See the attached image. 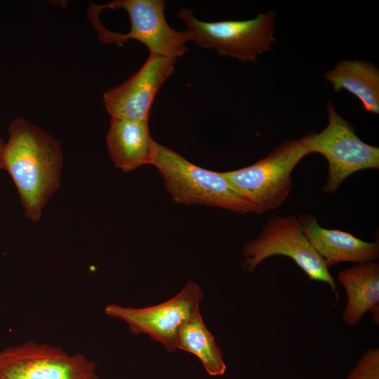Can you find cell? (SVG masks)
I'll use <instances>...</instances> for the list:
<instances>
[{"label":"cell","mask_w":379,"mask_h":379,"mask_svg":"<svg viewBox=\"0 0 379 379\" xmlns=\"http://www.w3.org/2000/svg\"><path fill=\"white\" fill-rule=\"evenodd\" d=\"M175 59L149 54L143 65L127 81L103 94L111 117L148 121L153 100L173 73Z\"/></svg>","instance_id":"cell-10"},{"label":"cell","mask_w":379,"mask_h":379,"mask_svg":"<svg viewBox=\"0 0 379 379\" xmlns=\"http://www.w3.org/2000/svg\"><path fill=\"white\" fill-rule=\"evenodd\" d=\"M5 143L3 138L0 136V169H2V154Z\"/></svg>","instance_id":"cell-17"},{"label":"cell","mask_w":379,"mask_h":379,"mask_svg":"<svg viewBox=\"0 0 379 379\" xmlns=\"http://www.w3.org/2000/svg\"><path fill=\"white\" fill-rule=\"evenodd\" d=\"M2 169L18 190L25 216L32 222L60 187L63 154L58 140L32 122L18 117L8 126Z\"/></svg>","instance_id":"cell-1"},{"label":"cell","mask_w":379,"mask_h":379,"mask_svg":"<svg viewBox=\"0 0 379 379\" xmlns=\"http://www.w3.org/2000/svg\"><path fill=\"white\" fill-rule=\"evenodd\" d=\"M335 91L345 89L361 100L365 111L379 114V69L361 60H340L324 72Z\"/></svg>","instance_id":"cell-14"},{"label":"cell","mask_w":379,"mask_h":379,"mask_svg":"<svg viewBox=\"0 0 379 379\" xmlns=\"http://www.w3.org/2000/svg\"><path fill=\"white\" fill-rule=\"evenodd\" d=\"M176 347L197 357L210 375L225 373L222 352L205 325L199 309L180 326Z\"/></svg>","instance_id":"cell-15"},{"label":"cell","mask_w":379,"mask_h":379,"mask_svg":"<svg viewBox=\"0 0 379 379\" xmlns=\"http://www.w3.org/2000/svg\"><path fill=\"white\" fill-rule=\"evenodd\" d=\"M338 281L343 286L347 301L343 313L347 325L354 326L370 312L373 322L379 324V263L368 262L341 270Z\"/></svg>","instance_id":"cell-13"},{"label":"cell","mask_w":379,"mask_h":379,"mask_svg":"<svg viewBox=\"0 0 379 379\" xmlns=\"http://www.w3.org/2000/svg\"><path fill=\"white\" fill-rule=\"evenodd\" d=\"M298 220L303 234L328 267L343 262L359 264L378 260V241L368 242L344 231L321 227L311 214L300 215Z\"/></svg>","instance_id":"cell-11"},{"label":"cell","mask_w":379,"mask_h":379,"mask_svg":"<svg viewBox=\"0 0 379 379\" xmlns=\"http://www.w3.org/2000/svg\"><path fill=\"white\" fill-rule=\"evenodd\" d=\"M164 180L172 199L186 205L219 207L246 214L253 206L222 175L193 164L171 148L157 145L152 164Z\"/></svg>","instance_id":"cell-3"},{"label":"cell","mask_w":379,"mask_h":379,"mask_svg":"<svg viewBox=\"0 0 379 379\" xmlns=\"http://www.w3.org/2000/svg\"><path fill=\"white\" fill-rule=\"evenodd\" d=\"M203 292L194 282H188L174 297L160 304L142 308L107 305L105 313L124 321L134 334L145 333L169 351L176 349L180 326L197 310Z\"/></svg>","instance_id":"cell-9"},{"label":"cell","mask_w":379,"mask_h":379,"mask_svg":"<svg viewBox=\"0 0 379 379\" xmlns=\"http://www.w3.org/2000/svg\"><path fill=\"white\" fill-rule=\"evenodd\" d=\"M328 124L320 133L309 132L300 138L310 153H319L328 161V177L323 191L335 192L351 174L366 168H379V148L363 142L353 126L326 105Z\"/></svg>","instance_id":"cell-6"},{"label":"cell","mask_w":379,"mask_h":379,"mask_svg":"<svg viewBox=\"0 0 379 379\" xmlns=\"http://www.w3.org/2000/svg\"><path fill=\"white\" fill-rule=\"evenodd\" d=\"M106 143L114 166L126 173L152 165L158 145L149 133L148 121L115 117H111Z\"/></svg>","instance_id":"cell-12"},{"label":"cell","mask_w":379,"mask_h":379,"mask_svg":"<svg viewBox=\"0 0 379 379\" xmlns=\"http://www.w3.org/2000/svg\"><path fill=\"white\" fill-rule=\"evenodd\" d=\"M310 154L300 139L288 140L255 164L222 173L250 201L253 213L261 214L286 199L293 168Z\"/></svg>","instance_id":"cell-5"},{"label":"cell","mask_w":379,"mask_h":379,"mask_svg":"<svg viewBox=\"0 0 379 379\" xmlns=\"http://www.w3.org/2000/svg\"><path fill=\"white\" fill-rule=\"evenodd\" d=\"M243 267L248 272L264 260L276 255L291 258L310 280L329 285L336 298V285L324 259L303 234L298 217L272 215L258 237L246 241L242 247Z\"/></svg>","instance_id":"cell-7"},{"label":"cell","mask_w":379,"mask_h":379,"mask_svg":"<svg viewBox=\"0 0 379 379\" xmlns=\"http://www.w3.org/2000/svg\"><path fill=\"white\" fill-rule=\"evenodd\" d=\"M346 379H379V348L368 349L357 360Z\"/></svg>","instance_id":"cell-16"},{"label":"cell","mask_w":379,"mask_h":379,"mask_svg":"<svg viewBox=\"0 0 379 379\" xmlns=\"http://www.w3.org/2000/svg\"><path fill=\"white\" fill-rule=\"evenodd\" d=\"M178 17L185 24L188 41L243 62H255L257 55L269 51L275 41L274 10L251 20L204 22L196 18L192 10L182 8Z\"/></svg>","instance_id":"cell-4"},{"label":"cell","mask_w":379,"mask_h":379,"mask_svg":"<svg viewBox=\"0 0 379 379\" xmlns=\"http://www.w3.org/2000/svg\"><path fill=\"white\" fill-rule=\"evenodd\" d=\"M91 4L88 18L102 43L122 45L130 39L143 44L149 54L176 59L187 51L185 31L171 27L163 0H115Z\"/></svg>","instance_id":"cell-2"},{"label":"cell","mask_w":379,"mask_h":379,"mask_svg":"<svg viewBox=\"0 0 379 379\" xmlns=\"http://www.w3.org/2000/svg\"><path fill=\"white\" fill-rule=\"evenodd\" d=\"M0 379H99L95 364L82 354L27 342L0 351Z\"/></svg>","instance_id":"cell-8"}]
</instances>
